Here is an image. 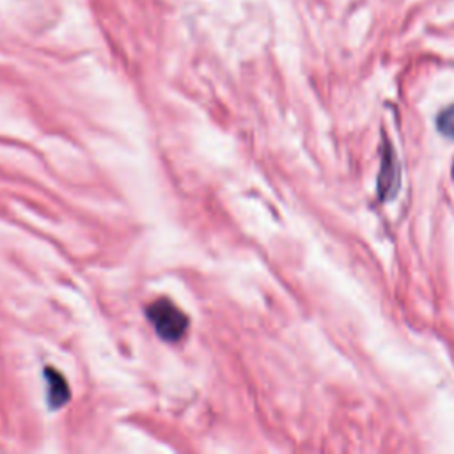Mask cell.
I'll return each instance as SVG.
<instances>
[{"mask_svg":"<svg viewBox=\"0 0 454 454\" xmlns=\"http://www.w3.org/2000/svg\"><path fill=\"white\" fill-rule=\"evenodd\" d=\"M46 380H48V403L51 408L62 406L69 397V388L62 374H59L55 369L46 367Z\"/></svg>","mask_w":454,"mask_h":454,"instance_id":"cell-2","label":"cell"},{"mask_svg":"<svg viewBox=\"0 0 454 454\" xmlns=\"http://www.w3.org/2000/svg\"><path fill=\"white\" fill-rule=\"evenodd\" d=\"M436 124H438V129L445 137L454 138V105H450V106H447L445 110L440 112Z\"/></svg>","mask_w":454,"mask_h":454,"instance_id":"cell-4","label":"cell"},{"mask_svg":"<svg viewBox=\"0 0 454 454\" xmlns=\"http://www.w3.org/2000/svg\"><path fill=\"white\" fill-rule=\"evenodd\" d=\"M147 319L167 342H177L188 330V316L167 298H158L147 307Z\"/></svg>","mask_w":454,"mask_h":454,"instance_id":"cell-1","label":"cell"},{"mask_svg":"<svg viewBox=\"0 0 454 454\" xmlns=\"http://www.w3.org/2000/svg\"><path fill=\"white\" fill-rule=\"evenodd\" d=\"M395 183H397V172H395V163L392 160V154H387L383 163H381V174H380V195L381 197H390L395 192Z\"/></svg>","mask_w":454,"mask_h":454,"instance_id":"cell-3","label":"cell"}]
</instances>
